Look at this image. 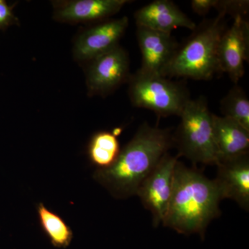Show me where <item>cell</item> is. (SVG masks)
I'll list each match as a JSON object with an SVG mask.
<instances>
[{"mask_svg": "<svg viewBox=\"0 0 249 249\" xmlns=\"http://www.w3.org/2000/svg\"><path fill=\"white\" fill-rule=\"evenodd\" d=\"M173 145L169 129L145 123L121 149L115 163L106 169L96 170L93 178L116 199L136 196L144 180Z\"/></svg>", "mask_w": 249, "mask_h": 249, "instance_id": "6da1fadb", "label": "cell"}, {"mask_svg": "<svg viewBox=\"0 0 249 249\" xmlns=\"http://www.w3.org/2000/svg\"><path fill=\"white\" fill-rule=\"evenodd\" d=\"M222 200L214 180L178 160L174 173L173 191L163 227L185 235L204 238L210 223L221 214Z\"/></svg>", "mask_w": 249, "mask_h": 249, "instance_id": "7a4b0ae2", "label": "cell"}, {"mask_svg": "<svg viewBox=\"0 0 249 249\" xmlns=\"http://www.w3.org/2000/svg\"><path fill=\"white\" fill-rule=\"evenodd\" d=\"M224 12L196 27L178 49L165 70L167 78L210 80L222 74L219 64V42L227 29Z\"/></svg>", "mask_w": 249, "mask_h": 249, "instance_id": "3957f363", "label": "cell"}, {"mask_svg": "<svg viewBox=\"0 0 249 249\" xmlns=\"http://www.w3.org/2000/svg\"><path fill=\"white\" fill-rule=\"evenodd\" d=\"M181 121L173 137L178 157L193 163L217 165L219 156L214 142L212 113L204 96L190 100L183 108Z\"/></svg>", "mask_w": 249, "mask_h": 249, "instance_id": "277c9868", "label": "cell"}, {"mask_svg": "<svg viewBox=\"0 0 249 249\" xmlns=\"http://www.w3.org/2000/svg\"><path fill=\"white\" fill-rule=\"evenodd\" d=\"M129 99L135 107L154 111L157 116L181 115L191 99L185 83L167 77L137 71L129 77Z\"/></svg>", "mask_w": 249, "mask_h": 249, "instance_id": "5b68a950", "label": "cell"}, {"mask_svg": "<svg viewBox=\"0 0 249 249\" xmlns=\"http://www.w3.org/2000/svg\"><path fill=\"white\" fill-rule=\"evenodd\" d=\"M88 96L106 97L128 82L129 58L125 49L116 46L86 64Z\"/></svg>", "mask_w": 249, "mask_h": 249, "instance_id": "8992f818", "label": "cell"}, {"mask_svg": "<svg viewBox=\"0 0 249 249\" xmlns=\"http://www.w3.org/2000/svg\"><path fill=\"white\" fill-rule=\"evenodd\" d=\"M178 158V155L175 157L168 152L165 154L144 180L136 195L144 208L151 213L154 227H158L164 220L171 198L174 173Z\"/></svg>", "mask_w": 249, "mask_h": 249, "instance_id": "52a82bcc", "label": "cell"}, {"mask_svg": "<svg viewBox=\"0 0 249 249\" xmlns=\"http://www.w3.org/2000/svg\"><path fill=\"white\" fill-rule=\"evenodd\" d=\"M128 25V18L124 16L118 19H106L81 31L73 45L74 60L86 65L119 45Z\"/></svg>", "mask_w": 249, "mask_h": 249, "instance_id": "ba28073f", "label": "cell"}, {"mask_svg": "<svg viewBox=\"0 0 249 249\" xmlns=\"http://www.w3.org/2000/svg\"><path fill=\"white\" fill-rule=\"evenodd\" d=\"M218 55L222 73L237 85L245 74V62L249 61V23L244 16H235L232 25L224 31Z\"/></svg>", "mask_w": 249, "mask_h": 249, "instance_id": "9c48e42d", "label": "cell"}, {"mask_svg": "<svg viewBox=\"0 0 249 249\" xmlns=\"http://www.w3.org/2000/svg\"><path fill=\"white\" fill-rule=\"evenodd\" d=\"M137 27V38L142 57L139 71L164 77L165 70L178 48V42L171 34Z\"/></svg>", "mask_w": 249, "mask_h": 249, "instance_id": "30bf717a", "label": "cell"}, {"mask_svg": "<svg viewBox=\"0 0 249 249\" xmlns=\"http://www.w3.org/2000/svg\"><path fill=\"white\" fill-rule=\"evenodd\" d=\"M129 0H69L53 1V18L58 22H101L119 13Z\"/></svg>", "mask_w": 249, "mask_h": 249, "instance_id": "8fae6325", "label": "cell"}, {"mask_svg": "<svg viewBox=\"0 0 249 249\" xmlns=\"http://www.w3.org/2000/svg\"><path fill=\"white\" fill-rule=\"evenodd\" d=\"M214 178L222 199L235 201L242 209L249 210V153L217 165Z\"/></svg>", "mask_w": 249, "mask_h": 249, "instance_id": "7c38bea8", "label": "cell"}, {"mask_svg": "<svg viewBox=\"0 0 249 249\" xmlns=\"http://www.w3.org/2000/svg\"><path fill=\"white\" fill-rule=\"evenodd\" d=\"M137 27L171 34L178 28L194 30L196 23L190 19L173 1L155 0L142 6L134 14Z\"/></svg>", "mask_w": 249, "mask_h": 249, "instance_id": "4fadbf2b", "label": "cell"}, {"mask_svg": "<svg viewBox=\"0 0 249 249\" xmlns=\"http://www.w3.org/2000/svg\"><path fill=\"white\" fill-rule=\"evenodd\" d=\"M212 121L219 162L249 153V131L225 116L212 114Z\"/></svg>", "mask_w": 249, "mask_h": 249, "instance_id": "5bb4252c", "label": "cell"}, {"mask_svg": "<svg viewBox=\"0 0 249 249\" xmlns=\"http://www.w3.org/2000/svg\"><path fill=\"white\" fill-rule=\"evenodd\" d=\"M121 150L117 137L112 132L103 130L91 137L88 144V155L90 162L97 169H106L115 163Z\"/></svg>", "mask_w": 249, "mask_h": 249, "instance_id": "9a60e30c", "label": "cell"}, {"mask_svg": "<svg viewBox=\"0 0 249 249\" xmlns=\"http://www.w3.org/2000/svg\"><path fill=\"white\" fill-rule=\"evenodd\" d=\"M37 213L40 227L53 247L63 249L69 247L73 239V232L65 220L42 203L37 205Z\"/></svg>", "mask_w": 249, "mask_h": 249, "instance_id": "2e32d148", "label": "cell"}, {"mask_svg": "<svg viewBox=\"0 0 249 249\" xmlns=\"http://www.w3.org/2000/svg\"><path fill=\"white\" fill-rule=\"evenodd\" d=\"M223 116L238 123L249 131V100L242 88L235 85L220 102Z\"/></svg>", "mask_w": 249, "mask_h": 249, "instance_id": "e0dca14e", "label": "cell"}, {"mask_svg": "<svg viewBox=\"0 0 249 249\" xmlns=\"http://www.w3.org/2000/svg\"><path fill=\"white\" fill-rule=\"evenodd\" d=\"M249 1L246 0H218V13L224 12L231 14L233 18L237 16H244L249 11Z\"/></svg>", "mask_w": 249, "mask_h": 249, "instance_id": "ac0fdd59", "label": "cell"}, {"mask_svg": "<svg viewBox=\"0 0 249 249\" xmlns=\"http://www.w3.org/2000/svg\"><path fill=\"white\" fill-rule=\"evenodd\" d=\"M14 8L5 0H0V30H5L11 26L19 25V19L14 14Z\"/></svg>", "mask_w": 249, "mask_h": 249, "instance_id": "d6986e66", "label": "cell"}, {"mask_svg": "<svg viewBox=\"0 0 249 249\" xmlns=\"http://www.w3.org/2000/svg\"><path fill=\"white\" fill-rule=\"evenodd\" d=\"M218 0H192L191 8L196 14L206 16L211 9H216Z\"/></svg>", "mask_w": 249, "mask_h": 249, "instance_id": "ffe728a7", "label": "cell"}]
</instances>
